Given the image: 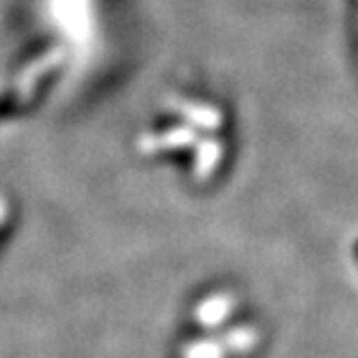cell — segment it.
<instances>
[{
  "label": "cell",
  "mask_w": 358,
  "mask_h": 358,
  "mask_svg": "<svg viewBox=\"0 0 358 358\" xmlns=\"http://www.w3.org/2000/svg\"><path fill=\"white\" fill-rule=\"evenodd\" d=\"M261 319L233 286H210L184 310L177 358H252L263 347Z\"/></svg>",
  "instance_id": "cell-1"
},
{
  "label": "cell",
  "mask_w": 358,
  "mask_h": 358,
  "mask_svg": "<svg viewBox=\"0 0 358 358\" xmlns=\"http://www.w3.org/2000/svg\"><path fill=\"white\" fill-rule=\"evenodd\" d=\"M352 261H354V270H356V275H358V238L352 245Z\"/></svg>",
  "instance_id": "cell-2"
}]
</instances>
